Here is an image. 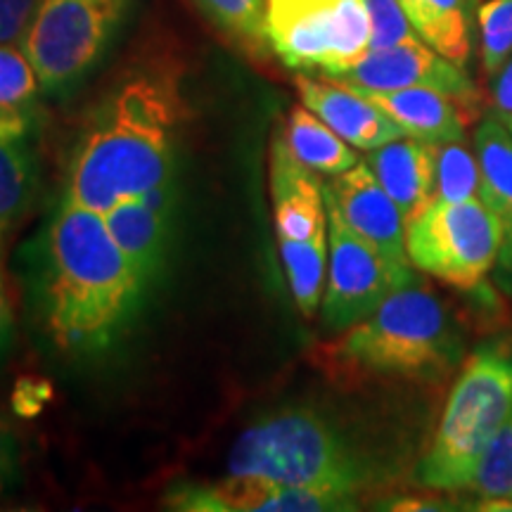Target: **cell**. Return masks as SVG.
Wrapping results in <instances>:
<instances>
[{
	"instance_id": "25",
	"label": "cell",
	"mask_w": 512,
	"mask_h": 512,
	"mask_svg": "<svg viewBox=\"0 0 512 512\" xmlns=\"http://www.w3.org/2000/svg\"><path fill=\"white\" fill-rule=\"evenodd\" d=\"M479 55L486 79L512 57V0H486L479 5Z\"/></svg>"
},
{
	"instance_id": "31",
	"label": "cell",
	"mask_w": 512,
	"mask_h": 512,
	"mask_svg": "<svg viewBox=\"0 0 512 512\" xmlns=\"http://www.w3.org/2000/svg\"><path fill=\"white\" fill-rule=\"evenodd\" d=\"M12 337H15V316H12V302L3 271V252H0V361L8 356Z\"/></svg>"
},
{
	"instance_id": "17",
	"label": "cell",
	"mask_w": 512,
	"mask_h": 512,
	"mask_svg": "<svg viewBox=\"0 0 512 512\" xmlns=\"http://www.w3.org/2000/svg\"><path fill=\"white\" fill-rule=\"evenodd\" d=\"M439 143L403 136L370 150L366 164L401 209L406 223L437 195Z\"/></svg>"
},
{
	"instance_id": "1",
	"label": "cell",
	"mask_w": 512,
	"mask_h": 512,
	"mask_svg": "<svg viewBox=\"0 0 512 512\" xmlns=\"http://www.w3.org/2000/svg\"><path fill=\"white\" fill-rule=\"evenodd\" d=\"M19 259L31 316L60 354L107 351L143 304L147 285L102 214L64 197Z\"/></svg>"
},
{
	"instance_id": "18",
	"label": "cell",
	"mask_w": 512,
	"mask_h": 512,
	"mask_svg": "<svg viewBox=\"0 0 512 512\" xmlns=\"http://www.w3.org/2000/svg\"><path fill=\"white\" fill-rule=\"evenodd\" d=\"M384 114H389L403 133L427 143H448L467 136V126L475 124L477 114L451 95L432 88H396V91H363Z\"/></svg>"
},
{
	"instance_id": "10",
	"label": "cell",
	"mask_w": 512,
	"mask_h": 512,
	"mask_svg": "<svg viewBox=\"0 0 512 512\" xmlns=\"http://www.w3.org/2000/svg\"><path fill=\"white\" fill-rule=\"evenodd\" d=\"M349 88L363 91H396V88H432L451 95L477 114L482 98L465 67L451 62L425 41H408L399 46L375 48L354 67L337 76H325Z\"/></svg>"
},
{
	"instance_id": "16",
	"label": "cell",
	"mask_w": 512,
	"mask_h": 512,
	"mask_svg": "<svg viewBox=\"0 0 512 512\" xmlns=\"http://www.w3.org/2000/svg\"><path fill=\"white\" fill-rule=\"evenodd\" d=\"M479 169L482 200L501 223L503 242L494 268L496 285L512 297V131L496 112L477 121L472 133Z\"/></svg>"
},
{
	"instance_id": "9",
	"label": "cell",
	"mask_w": 512,
	"mask_h": 512,
	"mask_svg": "<svg viewBox=\"0 0 512 512\" xmlns=\"http://www.w3.org/2000/svg\"><path fill=\"white\" fill-rule=\"evenodd\" d=\"M328 240V278L320 299V320L330 332L342 335L366 320L401 287L420 280L413 264L389 259L370 242L358 238L332 211H328Z\"/></svg>"
},
{
	"instance_id": "26",
	"label": "cell",
	"mask_w": 512,
	"mask_h": 512,
	"mask_svg": "<svg viewBox=\"0 0 512 512\" xmlns=\"http://www.w3.org/2000/svg\"><path fill=\"white\" fill-rule=\"evenodd\" d=\"M216 27H221L238 41H266L264 17L266 0H197Z\"/></svg>"
},
{
	"instance_id": "4",
	"label": "cell",
	"mask_w": 512,
	"mask_h": 512,
	"mask_svg": "<svg viewBox=\"0 0 512 512\" xmlns=\"http://www.w3.org/2000/svg\"><path fill=\"white\" fill-rule=\"evenodd\" d=\"M328 354L342 373L356 380L437 387L463 366L467 339L451 306L418 280L344 330Z\"/></svg>"
},
{
	"instance_id": "30",
	"label": "cell",
	"mask_w": 512,
	"mask_h": 512,
	"mask_svg": "<svg viewBox=\"0 0 512 512\" xmlns=\"http://www.w3.org/2000/svg\"><path fill=\"white\" fill-rule=\"evenodd\" d=\"M491 102H494V112L501 119H512V57L498 69L496 76L489 79Z\"/></svg>"
},
{
	"instance_id": "8",
	"label": "cell",
	"mask_w": 512,
	"mask_h": 512,
	"mask_svg": "<svg viewBox=\"0 0 512 512\" xmlns=\"http://www.w3.org/2000/svg\"><path fill=\"white\" fill-rule=\"evenodd\" d=\"M503 230L484 200H432L406 223L408 261L434 280L475 290L494 273Z\"/></svg>"
},
{
	"instance_id": "12",
	"label": "cell",
	"mask_w": 512,
	"mask_h": 512,
	"mask_svg": "<svg viewBox=\"0 0 512 512\" xmlns=\"http://www.w3.org/2000/svg\"><path fill=\"white\" fill-rule=\"evenodd\" d=\"M325 207L354 230L358 238L387 254L389 259L411 264L406 252V219L377 181L373 169L361 159L344 174L330 176L323 183Z\"/></svg>"
},
{
	"instance_id": "11",
	"label": "cell",
	"mask_w": 512,
	"mask_h": 512,
	"mask_svg": "<svg viewBox=\"0 0 512 512\" xmlns=\"http://www.w3.org/2000/svg\"><path fill=\"white\" fill-rule=\"evenodd\" d=\"M174 510L195 512H351L363 498L302 484L230 477L219 484H178L166 496Z\"/></svg>"
},
{
	"instance_id": "24",
	"label": "cell",
	"mask_w": 512,
	"mask_h": 512,
	"mask_svg": "<svg viewBox=\"0 0 512 512\" xmlns=\"http://www.w3.org/2000/svg\"><path fill=\"white\" fill-rule=\"evenodd\" d=\"M477 197L482 200V169H479L475 145L465 143V138L439 143L434 200L465 202Z\"/></svg>"
},
{
	"instance_id": "34",
	"label": "cell",
	"mask_w": 512,
	"mask_h": 512,
	"mask_svg": "<svg viewBox=\"0 0 512 512\" xmlns=\"http://www.w3.org/2000/svg\"><path fill=\"white\" fill-rule=\"evenodd\" d=\"M505 121V119H503ZM505 124H508V128H510V131H512V119H508V121H505Z\"/></svg>"
},
{
	"instance_id": "22",
	"label": "cell",
	"mask_w": 512,
	"mask_h": 512,
	"mask_svg": "<svg viewBox=\"0 0 512 512\" xmlns=\"http://www.w3.org/2000/svg\"><path fill=\"white\" fill-rule=\"evenodd\" d=\"M41 93V81L22 46L0 43V131L31 136Z\"/></svg>"
},
{
	"instance_id": "29",
	"label": "cell",
	"mask_w": 512,
	"mask_h": 512,
	"mask_svg": "<svg viewBox=\"0 0 512 512\" xmlns=\"http://www.w3.org/2000/svg\"><path fill=\"white\" fill-rule=\"evenodd\" d=\"M36 8L38 0H0V43H19Z\"/></svg>"
},
{
	"instance_id": "7",
	"label": "cell",
	"mask_w": 512,
	"mask_h": 512,
	"mask_svg": "<svg viewBox=\"0 0 512 512\" xmlns=\"http://www.w3.org/2000/svg\"><path fill=\"white\" fill-rule=\"evenodd\" d=\"M126 0H38L19 46L43 93L62 95L86 76L121 27Z\"/></svg>"
},
{
	"instance_id": "33",
	"label": "cell",
	"mask_w": 512,
	"mask_h": 512,
	"mask_svg": "<svg viewBox=\"0 0 512 512\" xmlns=\"http://www.w3.org/2000/svg\"><path fill=\"white\" fill-rule=\"evenodd\" d=\"M392 505H382L389 510H451L446 498L439 496H408V498H392Z\"/></svg>"
},
{
	"instance_id": "13",
	"label": "cell",
	"mask_w": 512,
	"mask_h": 512,
	"mask_svg": "<svg viewBox=\"0 0 512 512\" xmlns=\"http://www.w3.org/2000/svg\"><path fill=\"white\" fill-rule=\"evenodd\" d=\"M271 200L280 252L328 242V209L316 171L299 162L283 133L271 143Z\"/></svg>"
},
{
	"instance_id": "2",
	"label": "cell",
	"mask_w": 512,
	"mask_h": 512,
	"mask_svg": "<svg viewBox=\"0 0 512 512\" xmlns=\"http://www.w3.org/2000/svg\"><path fill=\"white\" fill-rule=\"evenodd\" d=\"M411 446L354 415L297 403L261 415L235 439L228 475L344 491L366 501L406 477Z\"/></svg>"
},
{
	"instance_id": "21",
	"label": "cell",
	"mask_w": 512,
	"mask_h": 512,
	"mask_svg": "<svg viewBox=\"0 0 512 512\" xmlns=\"http://www.w3.org/2000/svg\"><path fill=\"white\" fill-rule=\"evenodd\" d=\"M283 136L299 162H304L316 174L337 176L361 162L354 147L304 105L290 112Z\"/></svg>"
},
{
	"instance_id": "28",
	"label": "cell",
	"mask_w": 512,
	"mask_h": 512,
	"mask_svg": "<svg viewBox=\"0 0 512 512\" xmlns=\"http://www.w3.org/2000/svg\"><path fill=\"white\" fill-rule=\"evenodd\" d=\"M22 482V444L12 422L0 413V498H5Z\"/></svg>"
},
{
	"instance_id": "3",
	"label": "cell",
	"mask_w": 512,
	"mask_h": 512,
	"mask_svg": "<svg viewBox=\"0 0 512 512\" xmlns=\"http://www.w3.org/2000/svg\"><path fill=\"white\" fill-rule=\"evenodd\" d=\"M183 102L164 74L126 79L95 107L69 157L62 197L102 214L176 181Z\"/></svg>"
},
{
	"instance_id": "23",
	"label": "cell",
	"mask_w": 512,
	"mask_h": 512,
	"mask_svg": "<svg viewBox=\"0 0 512 512\" xmlns=\"http://www.w3.org/2000/svg\"><path fill=\"white\" fill-rule=\"evenodd\" d=\"M472 510L512 512V415L486 448L482 463L467 484Z\"/></svg>"
},
{
	"instance_id": "15",
	"label": "cell",
	"mask_w": 512,
	"mask_h": 512,
	"mask_svg": "<svg viewBox=\"0 0 512 512\" xmlns=\"http://www.w3.org/2000/svg\"><path fill=\"white\" fill-rule=\"evenodd\" d=\"M297 88L302 105L309 107L318 119H323L339 138L347 140L356 150L370 152L406 136L403 128L375 102L344 83L325 79V76L323 79L299 76Z\"/></svg>"
},
{
	"instance_id": "27",
	"label": "cell",
	"mask_w": 512,
	"mask_h": 512,
	"mask_svg": "<svg viewBox=\"0 0 512 512\" xmlns=\"http://www.w3.org/2000/svg\"><path fill=\"white\" fill-rule=\"evenodd\" d=\"M370 15V50L418 41L399 0H366Z\"/></svg>"
},
{
	"instance_id": "6",
	"label": "cell",
	"mask_w": 512,
	"mask_h": 512,
	"mask_svg": "<svg viewBox=\"0 0 512 512\" xmlns=\"http://www.w3.org/2000/svg\"><path fill=\"white\" fill-rule=\"evenodd\" d=\"M266 43L290 69L337 76L370 50L366 0H266Z\"/></svg>"
},
{
	"instance_id": "5",
	"label": "cell",
	"mask_w": 512,
	"mask_h": 512,
	"mask_svg": "<svg viewBox=\"0 0 512 512\" xmlns=\"http://www.w3.org/2000/svg\"><path fill=\"white\" fill-rule=\"evenodd\" d=\"M512 415V337L484 342L467 354L413 470V482L434 494L465 491L486 448Z\"/></svg>"
},
{
	"instance_id": "14",
	"label": "cell",
	"mask_w": 512,
	"mask_h": 512,
	"mask_svg": "<svg viewBox=\"0 0 512 512\" xmlns=\"http://www.w3.org/2000/svg\"><path fill=\"white\" fill-rule=\"evenodd\" d=\"M178 190L176 181L126 197L102 211V221L145 285L159 278L169 254Z\"/></svg>"
},
{
	"instance_id": "20",
	"label": "cell",
	"mask_w": 512,
	"mask_h": 512,
	"mask_svg": "<svg viewBox=\"0 0 512 512\" xmlns=\"http://www.w3.org/2000/svg\"><path fill=\"white\" fill-rule=\"evenodd\" d=\"M38 192V159L31 136L0 131V252L27 219Z\"/></svg>"
},
{
	"instance_id": "19",
	"label": "cell",
	"mask_w": 512,
	"mask_h": 512,
	"mask_svg": "<svg viewBox=\"0 0 512 512\" xmlns=\"http://www.w3.org/2000/svg\"><path fill=\"white\" fill-rule=\"evenodd\" d=\"M399 5L420 41L467 69L479 43V0H399Z\"/></svg>"
},
{
	"instance_id": "32",
	"label": "cell",
	"mask_w": 512,
	"mask_h": 512,
	"mask_svg": "<svg viewBox=\"0 0 512 512\" xmlns=\"http://www.w3.org/2000/svg\"><path fill=\"white\" fill-rule=\"evenodd\" d=\"M46 384H36L34 382H19L17 392H15V408L19 413L29 415V413H36L38 406H41V401L46 399Z\"/></svg>"
}]
</instances>
